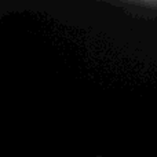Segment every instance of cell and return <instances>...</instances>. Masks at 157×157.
Instances as JSON below:
<instances>
[]
</instances>
